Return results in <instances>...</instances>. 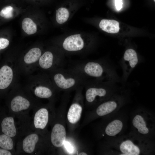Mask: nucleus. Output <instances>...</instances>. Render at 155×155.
Returning a JSON list of instances; mask_svg holds the SVG:
<instances>
[{
  "label": "nucleus",
  "mask_w": 155,
  "mask_h": 155,
  "mask_svg": "<svg viewBox=\"0 0 155 155\" xmlns=\"http://www.w3.org/2000/svg\"><path fill=\"white\" fill-rule=\"evenodd\" d=\"M123 126L121 121L115 120L108 125L105 129V132L109 136H114L121 131Z\"/></svg>",
  "instance_id": "a211bd4d"
},
{
  "label": "nucleus",
  "mask_w": 155,
  "mask_h": 155,
  "mask_svg": "<svg viewBox=\"0 0 155 155\" xmlns=\"http://www.w3.org/2000/svg\"><path fill=\"white\" fill-rule=\"evenodd\" d=\"M90 44V40L79 34L68 36L61 43V49L70 53L80 52L85 51Z\"/></svg>",
  "instance_id": "6e6552de"
},
{
  "label": "nucleus",
  "mask_w": 155,
  "mask_h": 155,
  "mask_svg": "<svg viewBox=\"0 0 155 155\" xmlns=\"http://www.w3.org/2000/svg\"><path fill=\"white\" fill-rule=\"evenodd\" d=\"M63 59H55V56L51 51L45 52L40 58L39 64L40 67L44 69L51 68L55 64L57 65L62 64Z\"/></svg>",
  "instance_id": "9b49d317"
},
{
  "label": "nucleus",
  "mask_w": 155,
  "mask_h": 155,
  "mask_svg": "<svg viewBox=\"0 0 155 155\" xmlns=\"http://www.w3.org/2000/svg\"><path fill=\"white\" fill-rule=\"evenodd\" d=\"M22 28L25 32L28 35L34 34L36 32L37 29L36 24L32 19L28 18L23 20Z\"/></svg>",
  "instance_id": "412c9836"
},
{
  "label": "nucleus",
  "mask_w": 155,
  "mask_h": 155,
  "mask_svg": "<svg viewBox=\"0 0 155 155\" xmlns=\"http://www.w3.org/2000/svg\"><path fill=\"white\" fill-rule=\"evenodd\" d=\"M48 135L28 130L16 142V154H50Z\"/></svg>",
  "instance_id": "7ed1b4c3"
},
{
  "label": "nucleus",
  "mask_w": 155,
  "mask_h": 155,
  "mask_svg": "<svg viewBox=\"0 0 155 155\" xmlns=\"http://www.w3.org/2000/svg\"><path fill=\"white\" fill-rule=\"evenodd\" d=\"M16 143L11 137L4 133L0 135V147L16 154Z\"/></svg>",
  "instance_id": "f3484780"
},
{
  "label": "nucleus",
  "mask_w": 155,
  "mask_h": 155,
  "mask_svg": "<svg viewBox=\"0 0 155 155\" xmlns=\"http://www.w3.org/2000/svg\"><path fill=\"white\" fill-rule=\"evenodd\" d=\"M84 87V85L81 86L75 90L71 104L66 113V124L70 133H73L81 117L84 105V96L82 94Z\"/></svg>",
  "instance_id": "423d86ee"
},
{
  "label": "nucleus",
  "mask_w": 155,
  "mask_h": 155,
  "mask_svg": "<svg viewBox=\"0 0 155 155\" xmlns=\"http://www.w3.org/2000/svg\"><path fill=\"white\" fill-rule=\"evenodd\" d=\"M117 106V104L114 101L105 102L98 106L96 109V113L99 116H104L114 111Z\"/></svg>",
  "instance_id": "2eb2a0df"
},
{
  "label": "nucleus",
  "mask_w": 155,
  "mask_h": 155,
  "mask_svg": "<svg viewBox=\"0 0 155 155\" xmlns=\"http://www.w3.org/2000/svg\"><path fill=\"white\" fill-rule=\"evenodd\" d=\"M137 54L132 49L126 50L120 64L123 70L122 80L126 81L129 76L139 62Z\"/></svg>",
  "instance_id": "1a4fd4ad"
},
{
  "label": "nucleus",
  "mask_w": 155,
  "mask_h": 155,
  "mask_svg": "<svg viewBox=\"0 0 155 155\" xmlns=\"http://www.w3.org/2000/svg\"><path fill=\"white\" fill-rule=\"evenodd\" d=\"M41 54V50L39 48L37 47L32 48L25 55L24 61L28 64L35 63L39 59Z\"/></svg>",
  "instance_id": "6ab92c4d"
},
{
  "label": "nucleus",
  "mask_w": 155,
  "mask_h": 155,
  "mask_svg": "<svg viewBox=\"0 0 155 155\" xmlns=\"http://www.w3.org/2000/svg\"><path fill=\"white\" fill-rule=\"evenodd\" d=\"M120 149L123 153L121 155H138L140 153L139 148L129 140L123 142L120 146Z\"/></svg>",
  "instance_id": "dca6fc26"
},
{
  "label": "nucleus",
  "mask_w": 155,
  "mask_h": 155,
  "mask_svg": "<svg viewBox=\"0 0 155 155\" xmlns=\"http://www.w3.org/2000/svg\"><path fill=\"white\" fill-rule=\"evenodd\" d=\"M13 152L2 148H0V155H15Z\"/></svg>",
  "instance_id": "b1692460"
},
{
  "label": "nucleus",
  "mask_w": 155,
  "mask_h": 155,
  "mask_svg": "<svg viewBox=\"0 0 155 155\" xmlns=\"http://www.w3.org/2000/svg\"><path fill=\"white\" fill-rule=\"evenodd\" d=\"M122 0H115V5L116 8L117 10H120L122 7Z\"/></svg>",
  "instance_id": "393cba45"
},
{
  "label": "nucleus",
  "mask_w": 155,
  "mask_h": 155,
  "mask_svg": "<svg viewBox=\"0 0 155 155\" xmlns=\"http://www.w3.org/2000/svg\"><path fill=\"white\" fill-rule=\"evenodd\" d=\"M8 40L4 38H0V50L7 47L9 44Z\"/></svg>",
  "instance_id": "5701e85b"
},
{
  "label": "nucleus",
  "mask_w": 155,
  "mask_h": 155,
  "mask_svg": "<svg viewBox=\"0 0 155 155\" xmlns=\"http://www.w3.org/2000/svg\"><path fill=\"white\" fill-rule=\"evenodd\" d=\"M55 92V90L50 86L40 85L36 88L34 93L35 95L38 98L50 99L54 96Z\"/></svg>",
  "instance_id": "4468645a"
},
{
  "label": "nucleus",
  "mask_w": 155,
  "mask_h": 155,
  "mask_svg": "<svg viewBox=\"0 0 155 155\" xmlns=\"http://www.w3.org/2000/svg\"><path fill=\"white\" fill-rule=\"evenodd\" d=\"M55 71L53 79L55 89L58 91L70 92L81 86H84L86 81L71 69H67L61 67Z\"/></svg>",
  "instance_id": "39448f33"
},
{
  "label": "nucleus",
  "mask_w": 155,
  "mask_h": 155,
  "mask_svg": "<svg viewBox=\"0 0 155 155\" xmlns=\"http://www.w3.org/2000/svg\"><path fill=\"white\" fill-rule=\"evenodd\" d=\"M71 69L86 81L116 82L119 78L115 70L104 61H89L77 64Z\"/></svg>",
  "instance_id": "f03ea898"
},
{
  "label": "nucleus",
  "mask_w": 155,
  "mask_h": 155,
  "mask_svg": "<svg viewBox=\"0 0 155 155\" xmlns=\"http://www.w3.org/2000/svg\"><path fill=\"white\" fill-rule=\"evenodd\" d=\"M13 78L12 69L7 65L2 66L0 69V89L7 88L12 82Z\"/></svg>",
  "instance_id": "f8f14e48"
},
{
  "label": "nucleus",
  "mask_w": 155,
  "mask_h": 155,
  "mask_svg": "<svg viewBox=\"0 0 155 155\" xmlns=\"http://www.w3.org/2000/svg\"><path fill=\"white\" fill-rule=\"evenodd\" d=\"M132 123L139 133L143 134H146L148 133L149 130L146 126V123L141 116L136 115L133 120Z\"/></svg>",
  "instance_id": "aec40b11"
},
{
  "label": "nucleus",
  "mask_w": 155,
  "mask_h": 155,
  "mask_svg": "<svg viewBox=\"0 0 155 155\" xmlns=\"http://www.w3.org/2000/svg\"><path fill=\"white\" fill-rule=\"evenodd\" d=\"M99 26L102 30L110 33H118L120 29L119 22L114 20L102 19Z\"/></svg>",
  "instance_id": "ddd939ff"
},
{
  "label": "nucleus",
  "mask_w": 155,
  "mask_h": 155,
  "mask_svg": "<svg viewBox=\"0 0 155 155\" xmlns=\"http://www.w3.org/2000/svg\"><path fill=\"white\" fill-rule=\"evenodd\" d=\"M81 3L79 0H66L62 3L56 11V19L57 22L62 24L66 22L70 16V9L78 6Z\"/></svg>",
  "instance_id": "9d476101"
},
{
  "label": "nucleus",
  "mask_w": 155,
  "mask_h": 155,
  "mask_svg": "<svg viewBox=\"0 0 155 155\" xmlns=\"http://www.w3.org/2000/svg\"><path fill=\"white\" fill-rule=\"evenodd\" d=\"M115 82L88 80L84 84L85 90L84 105L88 106L98 99L101 100L107 94L108 88Z\"/></svg>",
  "instance_id": "0eeeda50"
},
{
  "label": "nucleus",
  "mask_w": 155,
  "mask_h": 155,
  "mask_svg": "<svg viewBox=\"0 0 155 155\" xmlns=\"http://www.w3.org/2000/svg\"><path fill=\"white\" fill-rule=\"evenodd\" d=\"M154 0V2L155 1V0Z\"/></svg>",
  "instance_id": "a878e982"
},
{
  "label": "nucleus",
  "mask_w": 155,
  "mask_h": 155,
  "mask_svg": "<svg viewBox=\"0 0 155 155\" xmlns=\"http://www.w3.org/2000/svg\"><path fill=\"white\" fill-rule=\"evenodd\" d=\"M70 92H64L60 104L56 110L55 117L50 125L49 141L51 154H60L66 139V109L69 100Z\"/></svg>",
  "instance_id": "f257e3e1"
},
{
  "label": "nucleus",
  "mask_w": 155,
  "mask_h": 155,
  "mask_svg": "<svg viewBox=\"0 0 155 155\" xmlns=\"http://www.w3.org/2000/svg\"><path fill=\"white\" fill-rule=\"evenodd\" d=\"M13 7L10 6L6 7L3 8L0 12V15L7 19L13 17Z\"/></svg>",
  "instance_id": "4be33fe9"
},
{
  "label": "nucleus",
  "mask_w": 155,
  "mask_h": 155,
  "mask_svg": "<svg viewBox=\"0 0 155 155\" xmlns=\"http://www.w3.org/2000/svg\"><path fill=\"white\" fill-rule=\"evenodd\" d=\"M29 121L30 129L42 135L48 134V127L50 126L56 114L53 102L44 105H39L33 110Z\"/></svg>",
  "instance_id": "20e7f679"
}]
</instances>
